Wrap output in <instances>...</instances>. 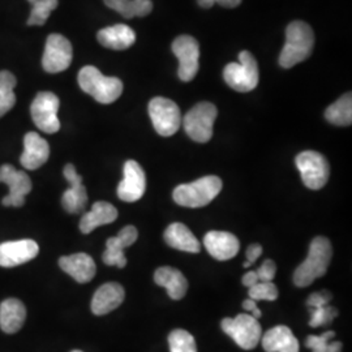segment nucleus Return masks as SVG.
Here are the masks:
<instances>
[{"instance_id": "10", "label": "nucleus", "mask_w": 352, "mask_h": 352, "mask_svg": "<svg viewBox=\"0 0 352 352\" xmlns=\"http://www.w3.org/2000/svg\"><path fill=\"white\" fill-rule=\"evenodd\" d=\"M60 101L58 96L51 91L38 93L30 106V113L38 129L45 133H56L60 129V122L58 118Z\"/></svg>"}, {"instance_id": "38", "label": "nucleus", "mask_w": 352, "mask_h": 352, "mask_svg": "<svg viewBox=\"0 0 352 352\" xmlns=\"http://www.w3.org/2000/svg\"><path fill=\"white\" fill-rule=\"evenodd\" d=\"M197 3L202 8H212L214 4H219L226 8H235L239 6L241 0H197Z\"/></svg>"}, {"instance_id": "11", "label": "nucleus", "mask_w": 352, "mask_h": 352, "mask_svg": "<svg viewBox=\"0 0 352 352\" xmlns=\"http://www.w3.org/2000/svg\"><path fill=\"white\" fill-rule=\"evenodd\" d=\"M74 59V49L71 42L62 34H50L46 41L42 58V67L49 74H59L65 71Z\"/></svg>"}, {"instance_id": "33", "label": "nucleus", "mask_w": 352, "mask_h": 352, "mask_svg": "<svg viewBox=\"0 0 352 352\" xmlns=\"http://www.w3.org/2000/svg\"><path fill=\"white\" fill-rule=\"evenodd\" d=\"M168 344L171 352H197L193 336L183 329H176L170 333Z\"/></svg>"}, {"instance_id": "16", "label": "nucleus", "mask_w": 352, "mask_h": 352, "mask_svg": "<svg viewBox=\"0 0 352 352\" xmlns=\"http://www.w3.org/2000/svg\"><path fill=\"white\" fill-rule=\"evenodd\" d=\"M39 247L34 240L6 241L0 244V266L14 267L26 264L37 257Z\"/></svg>"}, {"instance_id": "9", "label": "nucleus", "mask_w": 352, "mask_h": 352, "mask_svg": "<svg viewBox=\"0 0 352 352\" xmlns=\"http://www.w3.org/2000/svg\"><path fill=\"white\" fill-rule=\"evenodd\" d=\"M296 166L305 187L318 190L327 186L330 168L327 158L322 154L314 151H302L296 157Z\"/></svg>"}, {"instance_id": "6", "label": "nucleus", "mask_w": 352, "mask_h": 352, "mask_svg": "<svg viewBox=\"0 0 352 352\" xmlns=\"http://www.w3.org/2000/svg\"><path fill=\"white\" fill-rule=\"evenodd\" d=\"M218 110L210 102H201L189 110L182 120L190 139L196 142H208L213 138V126Z\"/></svg>"}, {"instance_id": "42", "label": "nucleus", "mask_w": 352, "mask_h": 352, "mask_svg": "<svg viewBox=\"0 0 352 352\" xmlns=\"http://www.w3.org/2000/svg\"><path fill=\"white\" fill-rule=\"evenodd\" d=\"M71 352H82V351H80V350H74V351H71Z\"/></svg>"}, {"instance_id": "23", "label": "nucleus", "mask_w": 352, "mask_h": 352, "mask_svg": "<svg viewBox=\"0 0 352 352\" xmlns=\"http://www.w3.org/2000/svg\"><path fill=\"white\" fill-rule=\"evenodd\" d=\"M261 343L266 352H299V342L285 325L267 330L261 337Z\"/></svg>"}, {"instance_id": "34", "label": "nucleus", "mask_w": 352, "mask_h": 352, "mask_svg": "<svg viewBox=\"0 0 352 352\" xmlns=\"http://www.w3.org/2000/svg\"><path fill=\"white\" fill-rule=\"evenodd\" d=\"M250 299L257 302V300H267L274 302L277 300L278 289L273 282H257L250 287Z\"/></svg>"}, {"instance_id": "41", "label": "nucleus", "mask_w": 352, "mask_h": 352, "mask_svg": "<svg viewBox=\"0 0 352 352\" xmlns=\"http://www.w3.org/2000/svg\"><path fill=\"white\" fill-rule=\"evenodd\" d=\"M241 282H243V285L245 286V287H252L253 285H256L257 282H260L258 280V277H257V273H256V270L254 272H248V273H245L244 274V277L241 278Z\"/></svg>"}, {"instance_id": "25", "label": "nucleus", "mask_w": 352, "mask_h": 352, "mask_svg": "<svg viewBox=\"0 0 352 352\" xmlns=\"http://www.w3.org/2000/svg\"><path fill=\"white\" fill-rule=\"evenodd\" d=\"M118 210L110 202L97 201L91 206V210L84 214L80 221V230L82 234H90L98 227L110 225L118 218Z\"/></svg>"}, {"instance_id": "30", "label": "nucleus", "mask_w": 352, "mask_h": 352, "mask_svg": "<svg viewBox=\"0 0 352 352\" xmlns=\"http://www.w3.org/2000/svg\"><path fill=\"white\" fill-rule=\"evenodd\" d=\"M16 77L8 71H0V118L11 111L16 103Z\"/></svg>"}, {"instance_id": "29", "label": "nucleus", "mask_w": 352, "mask_h": 352, "mask_svg": "<svg viewBox=\"0 0 352 352\" xmlns=\"http://www.w3.org/2000/svg\"><path fill=\"white\" fill-rule=\"evenodd\" d=\"M327 122L334 126H347L352 123V96L346 93L338 101L330 104L325 111Z\"/></svg>"}, {"instance_id": "12", "label": "nucleus", "mask_w": 352, "mask_h": 352, "mask_svg": "<svg viewBox=\"0 0 352 352\" xmlns=\"http://www.w3.org/2000/svg\"><path fill=\"white\" fill-rule=\"evenodd\" d=\"M173 52L179 60V78L188 82L195 78L199 72L200 46L196 38L190 36H180L173 42Z\"/></svg>"}, {"instance_id": "2", "label": "nucleus", "mask_w": 352, "mask_h": 352, "mask_svg": "<svg viewBox=\"0 0 352 352\" xmlns=\"http://www.w3.org/2000/svg\"><path fill=\"white\" fill-rule=\"evenodd\" d=\"M315 46V33L304 21H294L286 30V45L279 56L283 68H291L308 59Z\"/></svg>"}, {"instance_id": "19", "label": "nucleus", "mask_w": 352, "mask_h": 352, "mask_svg": "<svg viewBox=\"0 0 352 352\" xmlns=\"http://www.w3.org/2000/svg\"><path fill=\"white\" fill-rule=\"evenodd\" d=\"M50 157L49 142L36 132H29L24 138V153L20 157V164L26 170H37L47 162Z\"/></svg>"}, {"instance_id": "35", "label": "nucleus", "mask_w": 352, "mask_h": 352, "mask_svg": "<svg viewBox=\"0 0 352 352\" xmlns=\"http://www.w3.org/2000/svg\"><path fill=\"white\" fill-rule=\"evenodd\" d=\"M309 314H311L309 325L312 327H321L330 325L333 322V320L338 316V311L334 307L327 304L321 308L309 309Z\"/></svg>"}, {"instance_id": "21", "label": "nucleus", "mask_w": 352, "mask_h": 352, "mask_svg": "<svg viewBox=\"0 0 352 352\" xmlns=\"http://www.w3.org/2000/svg\"><path fill=\"white\" fill-rule=\"evenodd\" d=\"M59 266L64 273L71 276L78 283H88L97 273L94 260L87 253L63 256L59 258Z\"/></svg>"}, {"instance_id": "15", "label": "nucleus", "mask_w": 352, "mask_h": 352, "mask_svg": "<svg viewBox=\"0 0 352 352\" xmlns=\"http://www.w3.org/2000/svg\"><path fill=\"white\" fill-rule=\"evenodd\" d=\"M63 174L69 183V188L64 192L62 197L64 210L69 214L81 213L88 204V193L82 184V177L77 174L75 166L71 164L64 167Z\"/></svg>"}, {"instance_id": "17", "label": "nucleus", "mask_w": 352, "mask_h": 352, "mask_svg": "<svg viewBox=\"0 0 352 352\" xmlns=\"http://www.w3.org/2000/svg\"><path fill=\"white\" fill-rule=\"evenodd\" d=\"M139 238V231L135 226H126L120 230L118 236L106 241V251L102 256L103 263L119 269L126 267V258L124 248L131 247Z\"/></svg>"}, {"instance_id": "3", "label": "nucleus", "mask_w": 352, "mask_h": 352, "mask_svg": "<svg viewBox=\"0 0 352 352\" xmlns=\"http://www.w3.org/2000/svg\"><path fill=\"white\" fill-rule=\"evenodd\" d=\"M78 85L102 104L113 103L123 93L122 80L102 75L101 71L93 65H87L78 72Z\"/></svg>"}, {"instance_id": "14", "label": "nucleus", "mask_w": 352, "mask_h": 352, "mask_svg": "<svg viewBox=\"0 0 352 352\" xmlns=\"http://www.w3.org/2000/svg\"><path fill=\"white\" fill-rule=\"evenodd\" d=\"M146 189V175L136 161H126L124 177L118 186V197L122 201L136 202L144 196Z\"/></svg>"}, {"instance_id": "24", "label": "nucleus", "mask_w": 352, "mask_h": 352, "mask_svg": "<svg viewBox=\"0 0 352 352\" xmlns=\"http://www.w3.org/2000/svg\"><path fill=\"white\" fill-rule=\"evenodd\" d=\"M97 39L106 49L122 51L126 50L136 42V34L129 26L118 24L101 29L97 34Z\"/></svg>"}, {"instance_id": "39", "label": "nucleus", "mask_w": 352, "mask_h": 352, "mask_svg": "<svg viewBox=\"0 0 352 352\" xmlns=\"http://www.w3.org/2000/svg\"><path fill=\"white\" fill-rule=\"evenodd\" d=\"M263 254V247L260 244H252L247 250V261L244 263V267H250L257 261V258Z\"/></svg>"}, {"instance_id": "4", "label": "nucleus", "mask_w": 352, "mask_h": 352, "mask_svg": "<svg viewBox=\"0 0 352 352\" xmlns=\"http://www.w3.org/2000/svg\"><path fill=\"white\" fill-rule=\"evenodd\" d=\"M222 180L218 176H204L193 183L177 186L173 199L184 208H202L213 201L222 190Z\"/></svg>"}, {"instance_id": "28", "label": "nucleus", "mask_w": 352, "mask_h": 352, "mask_svg": "<svg viewBox=\"0 0 352 352\" xmlns=\"http://www.w3.org/2000/svg\"><path fill=\"white\" fill-rule=\"evenodd\" d=\"M104 4L126 19L144 17L153 10L151 0H103Z\"/></svg>"}, {"instance_id": "8", "label": "nucleus", "mask_w": 352, "mask_h": 352, "mask_svg": "<svg viewBox=\"0 0 352 352\" xmlns=\"http://www.w3.org/2000/svg\"><path fill=\"white\" fill-rule=\"evenodd\" d=\"M149 115L158 135L170 138L182 126V113L175 102L164 97H155L149 103Z\"/></svg>"}, {"instance_id": "27", "label": "nucleus", "mask_w": 352, "mask_h": 352, "mask_svg": "<svg viewBox=\"0 0 352 352\" xmlns=\"http://www.w3.org/2000/svg\"><path fill=\"white\" fill-rule=\"evenodd\" d=\"M164 241L167 245L177 251L199 253L201 250L200 241L192 234L188 227L183 223H173L164 231Z\"/></svg>"}, {"instance_id": "36", "label": "nucleus", "mask_w": 352, "mask_h": 352, "mask_svg": "<svg viewBox=\"0 0 352 352\" xmlns=\"http://www.w3.org/2000/svg\"><path fill=\"white\" fill-rule=\"evenodd\" d=\"M257 277L260 282H273L277 273V266L276 263L272 260H265L261 266L256 270Z\"/></svg>"}, {"instance_id": "22", "label": "nucleus", "mask_w": 352, "mask_h": 352, "mask_svg": "<svg viewBox=\"0 0 352 352\" xmlns=\"http://www.w3.org/2000/svg\"><path fill=\"white\" fill-rule=\"evenodd\" d=\"M154 280L158 286L167 289V294L171 299L180 300L186 296L188 291V280L183 276L180 270L171 266H162L155 270Z\"/></svg>"}, {"instance_id": "20", "label": "nucleus", "mask_w": 352, "mask_h": 352, "mask_svg": "<svg viewBox=\"0 0 352 352\" xmlns=\"http://www.w3.org/2000/svg\"><path fill=\"white\" fill-rule=\"evenodd\" d=\"M126 291L122 285L116 282H109L102 285L96 291L91 300V312L96 316H103L113 312L124 302Z\"/></svg>"}, {"instance_id": "40", "label": "nucleus", "mask_w": 352, "mask_h": 352, "mask_svg": "<svg viewBox=\"0 0 352 352\" xmlns=\"http://www.w3.org/2000/svg\"><path fill=\"white\" fill-rule=\"evenodd\" d=\"M243 308L245 309V311H248V312H251L253 314V317L254 318H260L261 317V311L258 309V307H257V304L254 300H252V299H247V300H244L243 302Z\"/></svg>"}, {"instance_id": "32", "label": "nucleus", "mask_w": 352, "mask_h": 352, "mask_svg": "<svg viewBox=\"0 0 352 352\" xmlns=\"http://www.w3.org/2000/svg\"><path fill=\"white\" fill-rule=\"evenodd\" d=\"M336 337L334 331H325L321 336H309L305 340V347L312 352H340L343 344L340 342H329Z\"/></svg>"}, {"instance_id": "5", "label": "nucleus", "mask_w": 352, "mask_h": 352, "mask_svg": "<svg viewBox=\"0 0 352 352\" xmlns=\"http://www.w3.org/2000/svg\"><path fill=\"white\" fill-rule=\"evenodd\" d=\"M223 77L230 88L239 93H248L258 85V64L250 51H241L239 63L227 64Z\"/></svg>"}, {"instance_id": "31", "label": "nucleus", "mask_w": 352, "mask_h": 352, "mask_svg": "<svg viewBox=\"0 0 352 352\" xmlns=\"http://www.w3.org/2000/svg\"><path fill=\"white\" fill-rule=\"evenodd\" d=\"M32 4L28 25H45L51 12L58 7V0H28Z\"/></svg>"}, {"instance_id": "26", "label": "nucleus", "mask_w": 352, "mask_h": 352, "mask_svg": "<svg viewBox=\"0 0 352 352\" xmlns=\"http://www.w3.org/2000/svg\"><path fill=\"white\" fill-rule=\"evenodd\" d=\"M26 308L19 299H7L0 304V329L7 334L17 333L25 322Z\"/></svg>"}, {"instance_id": "37", "label": "nucleus", "mask_w": 352, "mask_h": 352, "mask_svg": "<svg viewBox=\"0 0 352 352\" xmlns=\"http://www.w3.org/2000/svg\"><path fill=\"white\" fill-rule=\"evenodd\" d=\"M333 299V295L330 291H320V292H314L308 300H307V305L309 307V309H315V308H321L327 305L330 300Z\"/></svg>"}, {"instance_id": "1", "label": "nucleus", "mask_w": 352, "mask_h": 352, "mask_svg": "<svg viewBox=\"0 0 352 352\" xmlns=\"http://www.w3.org/2000/svg\"><path fill=\"white\" fill-rule=\"evenodd\" d=\"M333 247L330 240L324 236H317L312 240L308 257L294 273V283L298 287H308L317 278L327 274V267L331 261Z\"/></svg>"}, {"instance_id": "18", "label": "nucleus", "mask_w": 352, "mask_h": 352, "mask_svg": "<svg viewBox=\"0 0 352 352\" xmlns=\"http://www.w3.org/2000/svg\"><path fill=\"white\" fill-rule=\"evenodd\" d=\"M204 245L209 254L218 261L231 260L238 254L240 243L238 238L226 231H210L204 238Z\"/></svg>"}, {"instance_id": "7", "label": "nucleus", "mask_w": 352, "mask_h": 352, "mask_svg": "<svg viewBox=\"0 0 352 352\" xmlns=\"http://www.w3.org/2000/svg\"><path fill=\"white\" fill-rule=\"evenodd\" d=\"M222 330L243 350H253L263 337V329L257 318L251 315H238L225 318L221 322Z\"/></svg>"}, {"instance_id": "13", "label": "nucleus", "mask_w": 352, "mask_h": 352, "mask_svg": "<svg viewBox=\"0 0 352 352\" xmlns=\"http://www.w3.org/2000/svg\"><path fill=\"white\" fill-rule=\"evenodd\" d=\"M0 183H6L10 193L1 200L4 206L20 208L25 204V196L32 192V179L24 171L16 170L11 164L0 167Z\"/></svg>"}]
</instances>
